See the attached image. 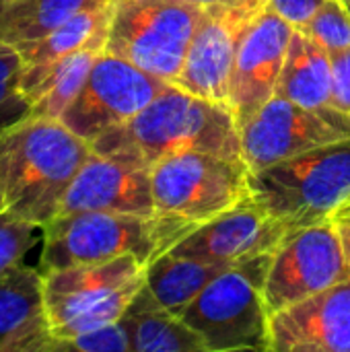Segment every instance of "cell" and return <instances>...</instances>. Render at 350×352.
I'll return each instance as SVG.
<instances>
[{
  "label": "cell",
  "mask_w": 350,
  "mask_h": 352,
  "mask_svg": "<svg viewBox=\"0 0 350 352\" xmlns=\"http://www.w3.org/2000/svg\"><path fill=\"white\" fill-rule=\"evenodd\" d=\"M91 148L144 167L192 151L243 157L241 130L233 109L196 97L177 85H169L128 122L99 134L91 140Z\"/></svg>",
  "instance_id": "6da1fadb"
},
{
  "label": "cell",
  "mask_w": 350,
  "mask_h": 352,
  "mask_svg": "<svg viewBox=\"0 0 350 352\" xmlns=\"http://www.w3.org/2000/svg\"><path fill=\"white\" fill-rule=\"evenodd\" d=\"M91 142L60 120L29 116L0 132V194L6 210L43 229L91 157Z\"/></svg>",
  "instance_id": "7a4b0ae2"
},
{
  "label": "cell",
  "mask_w": 350,
  "mask_h": 352,
  "mask_svg": "<svg viewBox=\"0 0 350 352\" xmlns=\"http://www.w3.org/2000/svg\"><path fill=\"white\" fill-rule=\"evenodd\" d=\"M200 223L167 214L83 210L60 214L43 229L39 272L134 256L149 266L175 248Z\"/></svg>",
  "instance_id": "3957f363"
},
{
  "label": "cell",
  "mask_w": 350,
  "mask_h": 352,
  "mask_svg": "<svg viewBox=\"0 0 350 352\" xmlns=\"http://www.w3.org/2000/svg\"><path fill=\"white\" fill-rule=\"evenodd\" d=\"M250 192L291 231L330 221L350 198V136L250 171Z\"/></svg>",
  "instance_id": "277c9868"
},
{
  "label": "cell",
  "mask_w": 350,
  "mask_h": 352,
  "mask_svg": "<svg viewBox=\"0 0 350 352\" xmlns=\"http://www.w3.org/2000/svg\"><path fill=\"white\" fill-rule=\"evenodd\" d=\"M146 266L134 256L41 272V295L54 342L118 322L144 287ZM50 346V352H52Z\"/></svg>",
  "instance_id": "5b68a950"
},
{
  "label": "cell",
  "mask_w": 350,
  "mask_h": 352,
  "mask_svg": "<svg viewBox=\"0 0 350 352\" xmlns=\"http://www.w3.org/2000/svg\"><path fill=\"white\" fill-rule=\"evenodd\" d=\"M272 254L223 270L184 309L182 320L202 338L206 352L272 351L264 287Z\"/></svg>",
  "instance_id": "8992f818"
},
{
  "label": "cell",
  "mask_w": 350,
  "mask_h": 352,
  "mask_svg": "<svg viewBox=\"0 0 350 352\" xmlns=\"http://www.w3.org/2000/svg\"><path fill=\"white\" fill-rule=\"evenodd\" d=\"M202 10L186 0H111L105 52L175 85Z\"/></svg>",
  "instance_id": "52a82bcc"
},
{
  "label": "cell",
  "mask_w": 350,
  "mask_h": 352,
  "mask_svg": "<svg viewBox=\"0 0 350 352\" xmlns=\"http://www.w3.org/2000/svg\"><path fill=\"white\" fill-rule=\"evenodd\" d=\"M155 208L196 223L250 198V165L243 157L217 153H179L157 161L151 167Z\"/></svg>",
  "instance_id": "ba28073f"
},
{
  "label": "cell",
  "mask_w": 350,
  "mask_h": 352,
  "mask_svg": "<svg viewBox=\"0 0 350 352\" xmlns=\"http://www.w3.org/2000/svg\"><path fill=\"white\" fill-rule=\"evenodd\" d=\"M347 278L350 264L332 219L293 229L272 254L264 287L268 314L272 316Z\"/></svg>",
  "instance_id": "9c48e42d"
},
{
  "label": "cell",
  "mask_w": 350,
  "mask_h": 352,
  "mask_svg": "<svg viewBox=\"0 0 350 352\" xmlns=\"http://www.w3.org/2000/svg\"><path fill=\"white\" fill-rule=\"evenodd\" d=\"M169 85L173 82L144 72L132 62L103 50L60 122L91 142L99 134L134 118Z\"/></svg>",
  "instance_id": "30bf717a"
},
{
  "label": "cell",
  "mask_w": 350,
  "mask_h": 352,
  "mask_svg": "<svg viewBox=\"0 0 350 352\" xmlns=\"http://www.w3.org/2000/svg\"><path fill=\"white\" fill-rule=\"evenodd\" d=\"M241 155L250 171L350 136V116L332 107H303L274 95L241 128Z\"/></svg>",
  "instance_id": "8fae6325"
},
{
  "label": "cell",
  "mask_w": 350,
  "mask_h": 352,
  "mask_svg": "<svg viewBox=\"0 0 350 352\" xmlns=\"http://www.w3.org/2000/svg\"><path fill=\"white\" fill-rule=\"evenodd\" d=\"M266 8L268 0H217L204 6L175 85L196 97L229 105L235 52L248 27Z\"/></svg>",
  "instance_id": "7c38bea8"
},
{
  "label": "cell",
  "mask_w": 350,
  "mask_h": 352,
  "mask_svg": "<svg viewBox=\"0 0 350 352\" xmlns=\"http://www.w3.org/2000/svg\"><path fill=\"white\" fill-rule=\"evenodd\" d=\"M293 29L266 8L243 33L229 80V107L239 128L276 95Z\"/></svg>",
  "instance_id": "4fadbf2b"
},
{
  "label": "cell",
  "mask_w": 350,
  "mask_h": 352,
  "mask_svg": "<svg viewBox=\"0 0 350 352\" xmlns=\"http://www.w3.org/2000/svg\"><path fill=\"white\" fill-rule=\"evenodd\" d=\"M289 227L245 198L233 208L198 225L169 252L204 262L239 264L262 254H274Z\"/></svg>",
  "instance_id": "5bb4252c"
},
{
  "label": "cell",
  "mask_w": 350,
  "mask_h": 352,
  "mask_svg": "<svg viewBox=\"0 0 350 352\" xmlns=\"http://www.w3.org/2000/svg\"><path fill=\"white\" fill-rule=\"evenodd\" d=\"M83 210L155 214L151 167L93 151L72 179L56 217Z\"/></svg>",
  "instance_id": "9a60e30c"
},
{
  "label": "cell",
  "mask_w": 350,
  "mask_h": 352,
  "mask_svg": "<svg viewBox=\"0 0 350 352\" xmlns=\"http://www.w3.org/2000/svg\"><path fill=\"white\" fill-rule=\"evenodd\" d=\"M274 352H350V278L270 316Z\"/></svg>",
  "instance_id": "2e32d148"
},
{
  "label": "cell",
  "mask_w": 350,
  "mask_h": 352,
  "mask_svg": "<svg viewBox=\"0 0 350 352\" xmlns=\"http://www.w3.org/2000/svg\"><path fill=\"white\" fill-rule=\"evenodd\" d=\"M41 272L23 262L0 274V352H50Z\"/></svg>",
  "instance_id": "e0dca14e"
},
{
  "label": "cell",
  "mask_w": 350,
  "mask_h": 352,
  "mask_svg": "<svg viewBox=\"0 0 350 352\" xmlns=\"http://www.w3.org/2000/svg\"><path fill=\"white\" fill-rule=\"evenodd\" d=\"M120 320L130 334L132 352H206L202 338L165 309L146 283Z\"/></svg>",
  "instance_id": "ac0fdd59"
},
{
  "label": "cell",
  "mask_w": 350,
  "mask_h": 352,
  "mask_svg": "<svg viewBox=\"0 0 350 352\" xmlns=\"http://www.w3.org/2000/svg\"><path fill=\"white\" fill-rule=\"evenodd\" d=\"M109 12H111V0L103 6H97L93 10L72 16L70 21L43 33L41 37L17 43V50L23 60L21 82L37 76L47 66H52L54 62L66 58L68 54L76 50H83L95 43L105 45Z\"/></svg>",
  "instance_id": "d6986e66"
},
{
  "label": "cell",
  "mask_w": 350,
  "mask_h": 352,
  "mask_svg": "<svg viewBox=\"0 0 350 352\" xmlns=\"http://www.w3.org/2000/svg\"><path fill=\"white\" fill-rule=\"evenodd\" d=\"M276 95L303 107L332 105V58L301 29H293Z\"/></svg>",
  "instance_id": "ffe728a7"
},
{
  "label": "cell",
  "mask_w": 350,
  "mask_h": 352,
  "mask_svg": "<svg viewBox=\"0 0 350 352\" xmlns=\"http://www.w3.org/2000/svg\"><path fill=\"white\" fill-rule=\"evenodd\" d=\"M103 50L105 45L101 43L87 45L54 62L37 76L23 80L21 89L31 103V109H33L31 116L60 120L66 107L80 93L97 56Z\"/></svg>",
  "instance_id": "44dd1931"
},
{
  "label": "cell",
  "mask_w": 350,
  "mask_h": 352,
  "mask_svg": "<svg viewBox=\"0 0 350 352\" xmlns=\"http://www.w3.org/2000/svg\"><path fill=\"white\" fill-rule=\"evenodd\" d=\"M229 266L233 264L204 262L167 252L146 266L144 276L155 299L173 316L182 318L184 309Z\"/></svg>",
  "instance_id": "7402d4cb"
},
{
  "label": "cell",
  "mask_w": 350,
  "mask_h": 352,
  "mask_svg": "<svg viewBox=\"0 0 350 352\" xmlns=\"http://www.w3.org/2000/svg\"><path fill=\"white\" fill-rule=\"evenodd\" d=\"M109 0H4L2 35L6 43L41 37L72 16L107 4Z\"/></svg>",
  "instance_id": "603a6c76"
},
{
  "label": "cell",
  "mask_w": 350,
  "mask_h": 352,
  "mask_svg": "<svg viewBox=\"0 0 350 352\" xmlns=\"http://www.w3.org/2000/svg\"><path fill=\"white\" fill-rule=\"evenodd\" d=\"M23 60L17 45L0 43V132L27 120L33 109L21 89Z\"/></svg>",
  "instance_id": "cb8c5ba5"
},
{
  "label": "cell",
  "mask_w": 350,
  "mask_h": 352,
  "mask_svg": "<svg viewBox=\"0 0 350 352\" xmlns=\"http://www.w3.org/2000/svg\"><path fill=\"white\" fill-rule=\"evenodd\" d=\"M328 54L350 47V8L342 0H326L314 19L301 27Z\"/></svg>",
  "instance_id": "d4e9b609"
},
{
  "label": "cell",
  "mask_w": 350,
  "mask_h": 352,
  "mask_svg": "<svg viewBox=\"0 0 350 352\" xmlns=\"http://www.w3.org/2000/svg\"><path fill=\"white\" fill-rule=\"evenodd\" d=\"M37 231H41L37 225L12 214L10 210L0 214V274L23 262L37 241Z\"/></svg>",
  "instance_id": "484cf974"
},
{
  "label": "cell",
  "mask_w": 350,
  "mask_h": 352,
  "mask_svg": "<svg viewBox=\"0 0 350 352\" xmlns=\"http://www.w3.org/2000/svg\"><path fill=\"white\" fill-rule=\"evenodd\" d=\"M60 351H80V352H132V344H130V334L124 326L122 320L85 332L80 336L68 338V340H60L54 342L52 352Z\"/></svg>",
  "instance_id": "4316f807"
},
{
  "label": "cell",
  "mask_w": 350,
  "mask_h": 352,
  "mask_svg": "<svg viewBox=\"0 0 350 352\" xmlns=\"http://www.w3.org/2000/svg\"><path fill=\"white\" fill-rule=\"evenodd\" d=\"M332 58V107L350 116V47L330 54Z\"/></svg>",
  "instance_id": "83f0119b"
},
{
  "label": "cell",
  "mask_w": 350,
  "mask_h": 352,
  "mask_svg": "<svg viewBox=\"0 0 350 352\" xmlns=\"http://www.w3.org/2000/svg\"><path fill=\"white\" fill-rule=\"evenodd\" d=\"M326 0H268V10L283 16L295 29L307 25Z\"/></svg>",
  "instance_id": "f1b7e54d"
},
{
  "label": "cell",
  "mask_w": 350,
  "mask_h": 352,
  "mask_svg": "<svg viewBox=\"0 0 350 352\" xmlns=\"http://www.w3.org/2000/svg\"><path fill=\"white\" fill-rule=\"evenodd\" d=\"M336 227H338V233H340V241H342L344 256H347V260H349L350 264V223H336Z\"/></svg>",
  "instance_id": "f546056e"
},
{
  "label": "cell",
  "mask_w": 350,
  "mask_h": 352,
  "mask_svg": "<svg viewBox=\"0 0 350 352\" xmlns=\"http://www.w3.org/2000/svg\"><path fill=\"white\" fill-rule=\"evenodd\" d=\"M332 221H336V223H350V204H342V206L334 212Z\"/></svg>",
  "instance_id": "4dcf8cb0"
},
{
  "label": "cell",
  "mask_w": 350,
  "mask_h": 352,
  "mask_svg": "<svg viewBox=\"0 0 350 352\" xmlns=\"http://www.w3.org/2000/svg\"><path fill=\"white\" fill-rule=\"evenodd\" d=\"M186 2H192V4H198V6H208V4H212V2H217V0H186Z\"/></svg>",
  "instance_id": "1f68e13d"
},
{
  "label": "cell",
  "mask_w": 350,
  "mask_h": 352,
  "mask_svg": "<svg viewBox=\"0 0 350 352\" xmlns=\"http://www.w3.org/2000/svg\"><path fill=\"white\" fill-rule=\"evenodd\" d=\"M2 12H4V0H0V43L4 41V35H2Z\"/></svg>",
  "instance_id": "d6a6232c"
},
{
  "label": "cell",
  "mask_w": 350,
  "mask_h": 352,
  "mask_svg": "<svg viewBox=\"0 0 350 352\" xmlns=\"http://www.w3.org/2000/svg\"><path fill=\"white\" fill-rule=\"evenodd\" d=\"M6 210V202H4V198H2V194H0V214Z\"/></svg>",
  "instance_id": "836d02e7"
},
{
  "label": "cell",
  "mask_w": 350,
  "mask_h": 352,
  "mask_svg": "<svg viewBox=\"0 0 350 352\" xmlns=\"http://www.w3.org/2000/svg\"><path fill=\"white\" fill-rule=\"evenodd\" d=\"M342 2H344V4H347V6H350V0H342Z\"/></svg>",
  "instance_id": "e575fe53"
},
{
  "label": "cell",
  "mask_w": 350,
  "mask_h": 352,
  "mask_svg": "<svg viewBox=\"0 0 350 352\" xmlns=\"http://www.w3.org/2000/svg\"><path fill=\"white\" fill-rule=\"evenodd\" d=\"M344 204H350V198H349V200H347V202H344Z\"/></svg>",
  "instance_id": "d590c367"
},
{
  "label": "cell",
  "mask_w": 350,
  "mask_h": 352,
  "mask_svg": "<svg viewBox=\"0 0 350 352\" xmlns=\"http://www.w3.org/2000/svg\"><path fill=\"white\" fill-rule=\"evenodd\" d=\"M349 8H350V6H349Z\"/></svg>",
  "instance_id": "8d00e7d4"
}]
</instances>
